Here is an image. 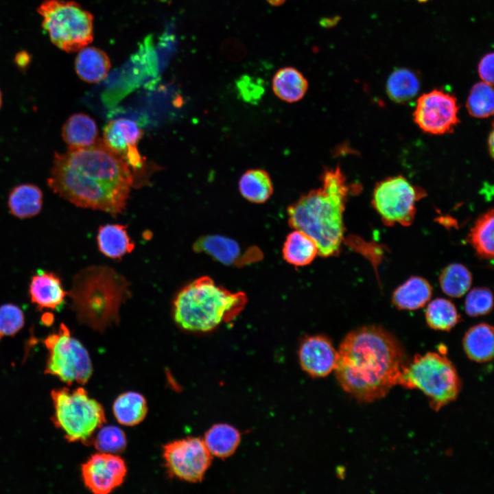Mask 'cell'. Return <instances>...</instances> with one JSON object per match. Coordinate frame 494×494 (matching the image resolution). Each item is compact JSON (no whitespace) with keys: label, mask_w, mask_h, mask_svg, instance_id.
I'll return each instance as SVG.
<instances>
[{"label":"cell","mask_w":494,"mask_h":494,"mask_svg":"<svg viewBox=\"0 0 494 494\" xmlns=\"http://www.w3.org/2000/svg\"><path fill=\"white\" fill-rule=\"evenodd\" d=\"M142 136L143 130L135 121L120 118L110 121L105 126L102 139L136 172L143 165L137 148Z\"/></svg>","instance_id":"5bb4252c"},{"label":"cell","mask_w":494,"mask_h":494,"mask_svg":"<svg viewBox=\"0 0 494 494\" xmlns=\"http://www.w3.org/2000/svg\"><path fill=\"white\" fill-rule=\"evenodd\" d=\"M398 384L407 389L421 390L438 411L454 401L460 390L461 382L452 363L436 353L416 355L403 366Z\"/></svg>","instance_id":"8992f818"},{"label":"cell","mask_w":494,"mask_h":494,"mask_svg":"<svg viewBox=\"0 0 494 494\" xmlns=\"http://www.w3.org/2000/svg\"><path fill=\"white\" fill-rule=\"evenodd\" d=\"M493 328L486 323L473 326L463 338L467 355L476 362H486L493 359Z\"/></svg>","instance_id":"603a6c76"},{"label":"cell","mask_w":494,"mask_h":494,"mask_svg":"<svg viewBox=\"0 0 494 494\" xmlns=\"http://www.w3.org/2000/svg\"><path fill=\"white\" fill-rule=\"evenodd\" d=\"M225 51L228 58L238 61L246 55V49L243 43L238 38H230L225 44Z\"/></svg>","instance_id":"f35d334b"},{"label":"cell","mask_w":494,"mask_h":494,"mask_svg":"<svg viewBox=\"0 0 494 494\" xmlns=\"http://www.w3.org/2000/svg\"><path fill=\"white\" fill-rule=\"evenodd\" d=\"M193 249L197 252L206 253L226 265L236 264L242 258V250L238 244L222 235L200 237L193 244Z\"/></svg>","instance_id":"7402d4cb"},{"label":"cell","mask_w":494,"mask_h":494,"mask_svg":"<svg viewBox=\"0 0 494 494\" xmlns=\"http://www.w3.org/2000/svg\"><path fill=\"white\" fill-rule=\"evenodd\" d=\"M51 42L67 52L78 51L93 39V17L73 1L45 0L37 9Z\"/></svg>","instance_id":"52a82bcc"},{"label":"cell","mask_w":494,"mask_h":494,"mask_svg":"<svg viewBox=\"0 0 494 494\" xmlns=\"http://www.w3.org/2000/svg\"><path fill=\"white\" fill-rule=\"evenodd\" d=\"M1 334H0V339H1Z\"/></svg>","instance_id":"f6af8a7d"},{"label":"cell","mask_w":494,"mask_h":494,"mask_svg":"<svg viewBox=\"0 0 494 494\" xmlns=\"http://www.w3.org/2000/svg\"><path fill=\"white\" fill-rule=\"evenodd\" d=\"M425 318L428 325L437 330H449L459 320L455 305L449 300L436 298L427 306Z\"/></svg>","instance_id":"4dcf8cb0"},{"label":"cell","mask_w":494,"mask_h":494,"mask_svg":"<svg viewBox=\"0 0 494 494\" xmlns=\"http://www.w3.org/2000/svg\"><path fill=\"white\" fill-rule=\"evenodd\" d=\"M163 458L171 475L189 482H201L212 461L203 440L193 437L165 445Z\"/></svg>","instance_id":"8fae6325"},{"label":"cell","mask_w":494,"mask_h":494,"mask_svg":"<svg viewBox=\"0 0 494 494\" xmlns=\"http://www.w3.org/2000/svg\"><path fill=\"white\" fill-rule=\"evenodd\" d=\"M113 410L115 419L120 424L134 426L145 419L148 406L142 395L135 392H127L115 399Z\"/></svg>","instance_id":"83f0119b"},{"label":"cell","mask_w":494,"mask_h":494,"mask_svg":"<svg viewBox=\"0 0 494 494\" xmlns=\"http://www.w3.org/2000/svg\"><path fill=\"white\" fill-rule=\"evenodd\" d=\"M15 62L19 68L24 70L30 62V56L26 51H21L16 55Z\"/></svg>","instance_id":"ab89813d"},{"label":"cell","mask_w":494,"mask_h":494,"mask_svg":"<svg viewBox=\"0 0 494 494\" xmlns=\"http://www.w3.org/2000/svg\"><path fill=\"white\" fill-rule=\"evenodd\" d=\"M241 440L239 432L224 423L212 426L205 434L203 441L212 456L226 458L232 456Z\"/></svg>","instance_id":"cb8c5ba5"},{"label":"cell","mask_w":494,"mask_h":494,"mask_svg":"<svg viewBox=\"0 0 494 494\" xmlns=\"http://www.w3.org/2000/svg\"><path fill=\"white\" fill-rule=\"evenodd\" d=\"M431 295L430 283L421 277H414L395 290L392 301L400 309L412 310L424 306Z\"/></svg>","instance_id":"4316f807"},{"label":"cell","mask_w":494,"mask_h":494,"mask_svg":"<svg viewBox=\"0 0 494 494\" xmlns=\"http://www.w3.org/2000/svg\"><path fill=\"white\" fill-rule=\"evenodd\" d=\"M110 68V59L100 49L86 46L78 51L75 60V70L84 82H101L107 76Z\"/></svg>","instance_id":"d6986e66"},{"label":"cell","mask_w":494,"mask_h":494,"mask_svg":"<svg viewBox=\"0 0 494 494\" xmlns=\"http://www.w3.org/2000/svg\"><path fill=\"white\" fill-rule=\"evenodd\" d=\"M478 71L482 82L493 86V53L486 54L482 58Z\"/></svg>","instance_id":"74e56055"},{"label":"cell","mask_w":494,"mask_h":494,"mask_svg":"<svg viewBox=\"0 0 494 494\" xmlns=\"http://www.w3.org/2000/svg\"><path fill=\"white\" fill-rule=\"evenodd\" d=\"M237 86L242 97L247 101L259 98L264 88L259 79L248 75L242 76L237 80Z\"/></svg>","instance_id":"8d00e7d4"},{"label":"cell","mask_w":494,"mask_h":494,"mask_svg":"<svg viewBox=\"0 0 494 494\" xmlns=\"http://www.w3.org/2000/svg\"><path fill=\"white\" fill-rule=\"evenodd\" d=\"M127 444L124 432L118 427H102L94 440L95 447L103 453L115 454L123 451Z\"/></svg>","instance_id":"836d02e7"},{"label":"cell","mask_w":494,"mask_h":494,"mask_svg":"<svg viewBox=\"0 0 494 494\" xmlns=\"http://www.w3.org/2000/svg\"><path fill=\"white\" fill-rule=\"evenodd\" d=\"M493 307V294L487 288L472 290L465 300L466 312L471 316L488 314Z\"/></svg>","instance_id":"e575fe53"},{"label":"cell","mask_w":494,"mask_h":494,"mask_svg":"<svg viewBox=\"0 0 494 494\" xmlns=\"http://www.w3.org/2000/svg\"><path fill=\"white\" fill-rule=\"evenodd\" d=\"M95 121L83 113L71 115L61 129V136L69 148H82L94 144L98 138Z\"/></svg>","instance_id":"e0dca14e"},{"label":"cell","mask_w":494,"mask_h":494,"mask_svg":"<svg viewBox=\"0 0 494 494\" xmlns=\"http://www.w3.org/2000/svg\"><path fill=\"white\" fill-rule=\"evenodd\" d=\"M321 185L301 196L287 208L288 222L316 244L318 255L338 254L344 237L343 214L351 190L346 176L338 166L326 168Z\"/></svg>","instance_id":"3957f363"},{"label":"cell","mask_w":494,"mask_h":494,"mask_svg":"<svg viewBox=\"0 0 494 494\" xmlns=\"http://www.w3.org/2000/svg\"><path fill=\"white\" fill-rule=\"evenodd\" d=\"M469 113L476 118H486L493 114L494 93L492 85L484 82L475 84L467 100Z\"/></svg>","instance_id":"d6a6232c"},{"label":"cell","mask_w":494,"mask_h":494,"mask_svg":"<svg viewBox=\"0 0 494 494\" xmlns=\"http://www.w3.org/2000/svg\"><path fill=\"white\" fill-rule=\"evenodd\" d=\"M471 281V275L468 269L459 263L448 266L440 277L443 291L451 297L463 296L469 289Z\"/></svg>","instance_id":"1f68e13d"},{"label":"cell","mask_w":494,"mask_h":494,"mask_svg":"<svg viewBox=\"0 0 494 494\" xmlns=\"http://www.w3.org/2000/svg\"><path fill=\"white\" fill-rule=\"evenodd\" d=\"M133 180L126 161L99 138L88 147L55 152L47 183L77 207L116 215L126 208Z\"/></svg>","instance_id":"6da1fadb"},{"label":"cell","mask_w":494,"mask_h":494,"mask_svg":"<svg viewBox=\"0 0 494 494\" xmlns=\"http://www.w3.org/2000/svg\"><path fill=\"white\" fill-rule=\"evenodd\" d=\"M43 202L42 190L32 183H23L14 187L8 197V207L11 214L20 219L38 215L42 209Z\"/></svg>","instance_id":"ac0fdd59"},{"label":"cell","mask_w":494,"mask_h":494,"mask_svg":"<svg viewBox=\"0 0 494 494\" xmlns=\"http://www.w3.org/2000/svg\"><path fill=\"white\" fill-rule=\"evenodd\" d=\"M272 89L281 100L294 103L302 99L308 89V82L297 69L286 67L279 69L274 75Z\"/></svg>","instance_id":"ffe728a7"},{"label":"cell","mask_w":494,"mask_h":494,"mask_svg":"<svg viewBox=\"0 0 494 494\" xmlns=\"http://www.w3.org/2000/svg\"><path fill=\"white\" fill-rule=\"evenodd\" d=\"M126 280L106 266H91L73 279L69 291L71 307L78 321L103 331L119 320V309L128 296Z\"/></svg>","instance_id":"277c9868"},{"label":"cell","mask_w":494,"mask_h":494,"mask_svg":"<svg viewBox=\"0 0 494 494\" xmlns=\"http://www.w3.org/2000/svg\"><path fill=\"white\" fill-rule=\"evenodd\" d=\"M97 241L99 250L115 259L130 252L134 248V244L128 234L127 226L119 224L101 226Z\"/></svg>","instance_id":"44dd1931"},{"label":"cell","mask_w":494,"mask_h":494,"mask_svg":"<svg viewBox=\"0 0 494 494\" xmlns=\"http://www.w3.org/2000/svg\"><path fill=\"white\" fill-rule=\"evenodd\" d=\"M419 1H423L424 0H419Z\"/></svg>","instance_id":"bcb514c9"},{"label":"cell","mask_w":494,"mask_h":494,"mask_svg":"<svg viewBox=\"0 0 494 494\" xmlns=\"http://www.w3.org/2000/svg\"><path fill=\"white\" fill-rule=\"evenodd\" d=\"M267 2L273 6H279L285 3L286 0H266Z\"/></svg>","instance_id":"7bdbcfd3"},{"label":"cell","mask_w":494,"mask_h":494,"mask_svg":"<svg viewBox=\"0 0 494 494\" xmlns=\"http://www.w3.org/2000/svg\"><path fill=\"white\" fill-rule=\"evenodd\" d=\"M420 89V82L416 73L410 69L401 68L394 71L386 83L389 97L397 103L405 102L416 96Z\"/></svg>","instance_id":"f1b7e54d"},{"label":"cell","mask_w":494,"mask_h":494,"mask_svg":"<svg viewBox=\"0 0 494 494\" xmlns=\"http://www.w3.org/2000/svg\"><path fill=\"white\" fill-rule=\"evenodd\" d=\"M3 104V97H2V93L0 90V109L1 108Z\"/></svg>","instance_id":"ee69618b"},{"label":"cell","mask_w":494,"mask_h":494,"mask_svg":"<svg viewBox=\"0 0 494 494\" xmlns=\"http://www.w3.org/2000/svg\"><path fill=\"white\" fill-rule=\"evenodd\" d=\"M238 187L243 198L256 204L266 202L274 191L269 174L258 168L246 171L239 180Z\"/></svg>","instance_id":"d4e9b609"},{"label":"cell","mask_w":494,"mask_h":494,"mask_svg":"<svg viewBox=\"0 0 494 494\" xmlns=\"http://www.w3.org/2000/svg\"><path fill=\"white\" fill-rule=\"evenodd\" d=\"M317 255L316 244L303 231L294 229L287 236L283 247V256L287 263L295 266H307Z\"/></svg>","instance_id":"484cf974"},{"label":"cell","mask_w":494,"mask_h":494,"mask_svg":"<svg viewBox=\"0 0 494 494\" xmlns=\"http://www.w3.org/2000/svg\"><path fill=\"white\" fill-rule=\"evenodd\" d=\"M456 99L439 89L423 94L419 97L414 112V119L424 132L443 134L453 130L459 121Z\"/></svg>","instance_id":"7c38bea8"},{"label":"cell","mask_w":494,"mask_h":494,"mask_svg":"<svg viewBox=\"0 0 494 494\" xmlns=\"http://www.w3.org/2000/svg\"><path fill=\"white\" fill-rule=\"evenodd\" d=\"M339 19V17L323 18L320 21V24L324 27H331L334 26Z\"/></svg>","instance_id":"60d3db41"},{"label":"cell","mask_w":494,"mask_h":494,"mask_svg":"<svg viewBox=\"0 0 494 494\" xmlns=\"http://www.w3.org/2000/svg\"><path fill=\"white\" fill-rule=\"evenodd\" d=\"M423 193L403 176H392L375 187L373 205L386 224L408 226L414 220L416 202Z\"/></svg>","instance_id":"30bf717a"},{"label":"cell","mask_w":494,"mask_h":494,"mask_svg":"<svg viewBox=\"0 0 494 494\" xmlns=\"http://www.w3.org/2000/svg\"><path fill=\"white\" fill-rule=\"evenodd\" d=\"M24 314L22 310L13 304H5L0 307V334L13 336L24 325Z\"/></svg>","instance_id":"d590c367"},{"label":"cell","mask_w":494,"mask_h":494,"mask_svg":"<svg viewBox=\"0 0 494 494\" xmlns=\"http://www.w3.org/2000/svg\"><path fill=\"white\" fill-rule=\"evenodd\" d=\"M29 294L32 303L39 309H56L64 302L67 292L55 274L40 271L31 279Z\"/></svg>","instance_id":"2e32d148"},{"label":"cell","mask_w":494,"mask_h":494,"mask_svg":"<svg viewBox=\"0 0 494 494\" xmlns=\"http://www.w3.org/2000/svg\"><path fill=\"white\" fill-rule=\"evenodd\" d=\"M53 422L70 442H86L106 422L102 405L90 397L83 388L54 390Z\"/></svg>","instance_id":"ba28073f"},{"label":"cell","mask_w":494,"mask_h":494,"mask_svg":"<svg viewBox=\"0 0 494 494\" xmlns=\"http://www.w3.org/2000/svg\"><path fill=\"white\" fill-rule=\"evenodd\" d=\"M126 473L124 460L113 454H95L82 466L84 483L95 494L110 493L123 483Z\"/></svg>","instance_id":"4fadbf2b"},{"label":"cell","mask_w":494,"mask_h":494,"mask_svg":"<svg viewBox=\"0 0 494 494\" xmlns=\"http://www.w3.org/2000/svg\"><path fill=\"white\" fill-rule=\"evenodd\" d=\"M488 143H489V151H490V154L492 156L493 152V131H491V132L489 137Z\"/></svg>","instance_id":"b9f144b4"},{"label":"cell","mask_w":494,"mask_h":494,"mask_svg":"<svg viewBox=\"0 0 494 494\" xmlns=\"http://www.w3.org/2000/svg\"><path fill=\"white\" fill-rule=\"evenodd\" d=\"M242 292L233 293L207 276L185 285L174 302V318L183 329L209 331L222 322L233 320L246 303Z\"/></svg>","instance_id":"5b68a950"},{"label":"cell","mask_w":494,"mask_h":494,"mask_svg":"<svg viewBox=\"0 0 494 494\" xmlns=\"http://www.w3.org/2000/svg\"><path fill=\"white\" fill-rule=\"evenodd\" d=\"M335 368L342 388L362 402L386 396L398 384L404 362L403 351L385 330L364 327L347 334L338 351Z\"/></svg>","instance_id":"7a4b0ae2"},{"label":"cell","mask_w":494,"mask_h":494,"mask_svg":"<svg viewBox=\"0 0 494 494\" xmlns=\"http://www.w3.org/2000/svg\"><path fill=\"white\" fill-rule=\"evenodd\" d=\"M301 368L314 377H323L335 370L338 353L331 340L323 336H313L302 342L298 351Z\"/></svg>","instance_id":"9a60e30c"},{"label":"cell","mask_w":494,"mask_h":494,"mask_svg":"<svg viewBox=\"0 0 494 494\" xmlns=\"http://www.w3.org/2000/svg\"><path fill=\"white\" fill-rule=\"evenodd\" d=\"M493 210L491 209L476 221L469 235L478 254L486 259L493 257Z\"/></svg>","instance_id":"f546056e"},{"label":"cell","mask_w":494,"mask_h":494,"mask_svg":"<svg viewBox=\"0 0 494 494\" xmlns=\"http://www.w3.org/2000/svg\"><path fill=\"white\" fill-rule=\"evenodd\" d=\"M44 344L49 353L45 373L55 375L69 385L88 381L93 373L89 354L71 336L67 325L60 324L57 331L44 340Z\"/></svg>","instance_id":"9c48e42d"}]
</instances>
